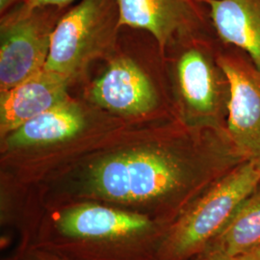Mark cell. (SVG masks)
<instances>
[{
    "label": "cell",
    "instance_id": "obj_8",
    "mask_svg": "<svg viewBox=\"0 0 260 260\" xmlns=\"http://www.w3.org/2000/svg\"><path fill=\"white\" fill-rule=\"evenodd\" d=\"M98 105L122 115H142L157 104V94L148 76L128 59L112 62L92 87Z\"/></svg>",
    "mask_w": 260,
    "mask_h": 260
},
{
    "label": "cell",
    "instance_id": "obj_16",
    "mask_svg": "<svg viewBox=\"0 0 260 260\" xmlns=\"http://www.w3.org/2000/svg\"><path fill=\"white\" fill-rule=\"evenodd\" d=\"M237 260H260V246L252 251L243 254L241 256L235 257Z\"/></svg>",
    "mask_w": 260,
    "mask_h": 260
},
{
    "label": "cell",
    "instance_id": "obj_5",
    "mask_svg": "<svg viewBox=\"0 0 260 260\" xmlns=\"http://www.w3.org/2000/svg\"><path fill=\"white\" fill-rule=\"evenodd\" d=\"M46 8L16 11L4 21L0 47L1 92L42 72L47 62L52 29Z\"/></svg>",
    "mask_w": 260,
    "mask_h": 260
},
{
    "label": "cell",
    "instance_id": "obj_4",
    "mask_svg": "<svg viewBox=\"0 0 260 260\" xmlns=\"http://www.w3.org/2000/svg\"><path fill=\"white\" fill-rule=\"evenodd\" d=\"M177 87L189 122L197 129L226 130L231 87L218 60L189 48L177 61Z\"/></svg>",
    "mask_w": 260,
    "mask_h": 260
},
{
    "label": "cell",
    "instance_id": "obj_13",
    "mask_svg": "<svg viewBox=\"0 0 260 260\" xmlns=\"http://www.w3.org/2000/svg\"><path fill=\"white\" fill-rule=\"evenodd\" d=\"M260 246V186L249 196L205 252L238 257Z\"/></svg>",
    "mask_w": 260,
    "mask_h": 260
},
{
    "label": "cell",
    "instance_id": "obj_3",
    "mask_svg": "<svg viewBox=\"0 0 260 260\" xmlns=\"http://www.w3.org/2000/svg\"><path fill=\"white\" fill-rule=\"evenodd\" d=\"M117 0H81L60 19L50 35L44 70L71 79L118 27Z\"/></svg>",
    "mask_w": 260,
    "mask_h": 260
},
{
    "label": "cell",
    "instance_id": "obj_6",
    "mask_svg": "<svg viewBox=\"0 0 260 260\" xmlns=\"http://www.w3.org/2000/svg\"><path fill=\"white\" fill-rule=\"evenodd\" d=\"M228 77L231 99L226 132L245 160L260 167V71L239 54L217 58Z\"/></svg>",
    "mask_w": 260,
    "mask_h": 260
},
{
    "label": "cell",
    "instance_id": "obj_1",
    "mask_svg": "<svg viewBox=\"0 0 260 260\" xmlns=\"http://www.w3.org/2000/svg\"><path fill=\"white\" fill-rule=\"evenodd\" d=\"M243 161L226 130L199 129L95 160L86 172L84 191L106 202L149 209L170 225Z\"/></svg>",
    "mask_w": 260,
    "mask_h": 260
},
{
    "label": "cell",
    "instance_id": "obj_14",
    "mask_svg": "<svg viewBox=\"0 0 260 260\" xmlns=\"http://www.w3.org/2000/svg\"><path fill=\"white\" fill-rule=\"evenodd\" d=\"M75 0H23V3L19 7L20 12H32L33 10L46 8V7H65Z\"/></svg>",
    "mask_w": 260,
    "mask_h": 260
},
{
    "label": "cell",
    "instance_id": "obj_7",
    "mask_svg": "<svg viewBox=\"0 0 260 260\" xmlns=\"http://www.w3.org/2000/svg\"><path fill=\"white\" fill-rule=\"evenodd\" d=\"M117 3L118 27L148 31L161 49L195 35L205 26L203 3L199 0H117Z\"/></svg>",
    "mask_w": 260,
    "mask_h": 260
},
{
    "label": "cell",
    "instance_id": "obj_11",
    "mask_svg": "<svg viewBox=\"0 0 260 260\" xmlns=\"http://www.w3.org/2000/svg\"><path fill=\"white\" fill-rule=\"evenodd\" d=\"M222 41L241 49L260 71V0H201Z\"/></svg>",
    "mask_w": 260,
    "mask_h": 260
},
{
    "label": "cell",
    "instance_id": "obj_9",
    "mask_svg": "<svg viewBox=\"0 0 260 260\" xmlns=\"http://www.w3.org/2000/svg\"><path fill=\"white\" fill-rule=\"evenodd\" d=\"M69 81L68 77L43 70L18 86L1 92V135H9L38 115L67 102Z\"/></svg>",
    "mask_w": 260,
    "mask_h": 260
},
{
    "label": "cell",
    "instance_id": "obj_18",
    "mask_svg": "<svg viewBox=\"0 0 260 260\" xmlns=\"http://www.w3.org/2000/svg\"><path fill=\"white\" fill-rule=\"evenodd\" d=\"M199 1H201V0H199Z\"/></svg>",
    "mask_w": 260,
    "mask_h": 260
},
{
    "label": "cell",
    "instance_id": "obj_2",
    "mask_svg": "<svg viewBox=\"0 0 260 260\" xmlns=\"http://www.w3.org/2000/svg\"><path fill=\"white\" fill-rule=\"evenodd\" d=\"M260 186V167L245 160L189 205L168 228L162 260H186L207 250L239 205Z\"/></svg>",
    "mask_w": 260,
    "mask_h": 260
},
{
    "label": "cell",
    "instance_id": "obj_10",
    "mask_svg": "<svg viewBox=\"0 0 260 260\" xmlns=\"http://www.w3.org/2000/svg\"><path fill=\"white\" fill-rule=\"evenodd\" d=\"M57 225L60 233L72 238L105 240L145 233L153 226V222L146 214L80 204L61 214Z\"/></svg>",
    "mask_w": 260,
    "mask_h": 260
},
{
    "label": "cell",
    "instance_id": "obj_15",
    "mask_svg": "<svg viewBox=\"0 0 260 260\" xmlns=\"http://www.w3.org/2000/svg\"><path fill=\"white\" fill-rule=\"evenodd\" d=\"M203 260H237L235 257L229 256L226 254H223L222 252L218 251H209L205 252V257Z\"/></svg>",
    "mask_w": 260,
    "mask_h": 260
},
{
    "label": "cell",
    "instance_id": "obj_17",
    "mask_svg": "<svg viewBox=\"0 0 260 260\" xmlns=\"http://www.w3.org/2000/svg\"><path fill=\"white\" fill-rule=\"evenodd\" d=\"M10 0H0V10L3 11V10L6 8V6L8 5Z\"/></svg>",
    "mask_w": 260,
    "mask_h": 260
},
{
    "label": "cell",
    "instance_id": "obj_12",
    "mask_svg": "<svg viewBox=\"0 0 260 260\" xmlns=\"http://www.w3.org/2000/svg\"><path fill=\"white\" fill-rule=\"evenodd\" d=\"M85 119L80 108L67 101L26 121L6 138L10 149L45 146L73 138L83 129Z\"/></svg>",
    "mask_w": 260,
    "mask_h": 260
}]
</instances>
